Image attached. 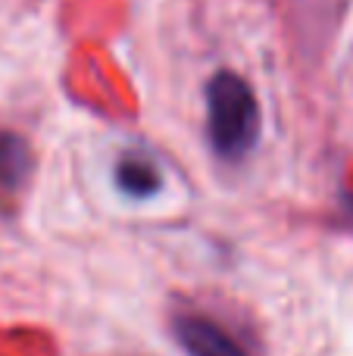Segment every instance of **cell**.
I'll list each match as a JSON object with an SVG mask.
<instances>
[{
    "instance_id": "cell-1",
    "label": "cell",
    "mask_w": 353,
    "mask_h": 356,
    "mask_svg": "<svg viewBox=\"0 0 353 356\" xmlns=\"http://www.w3.org/2000/svg\"><path fill=\"white\" fill-rule=\"evenodd\" d=\"M206 144L222 163H244L260 144L263 113L254 88L238 72H216L204 88Z\"/></svg>"
},
{
    "instance_id": "cell-2",
    "label": "cell",
    "mask_w": 353,
    "mask_h": 356,
    "mask_svg": "<svg viewBox=\"0 0 353 356\" xmlns=\"http://www.w3.org/2000/svg\"><path fill=\"white\" fill-rule=\"evenodd\" d=\"M169 328L188 356H256L235 328L200 309H175Z\"/></svg>"
},
{
    "instance_id": "cell-3",
    "label": "cell",
    "mask_w": 353,
    "mask_h": 356,
    "mask_svg": "<svg viewBox=\"0 0 353 356\" xmlns=\"http://www.w3.org/2000/svg\"><path fill=\"white\" fill-rule=\"evenodd\" d=\"M113 181H116L119 194L129 200H150L154 194H160L163 172L154 156L141 154V150H129L119 156L116 169H113Z\"/></svg>"
},
{
    "instance_id": "cell-4",
    "label": "cell",
    "mask_w": 353,
    "mask_h": 356,
    "mask_svg": "<svg viewBox=\"0 0 353 356\" xmlns=\"http://www.w3.org/2000/svg\"><path fill=\"white\" fill-rule=\"evenodd\" d=\"M31 178V147L16 131H0V207H13Z\"/></svg>"
}]
</instances>
